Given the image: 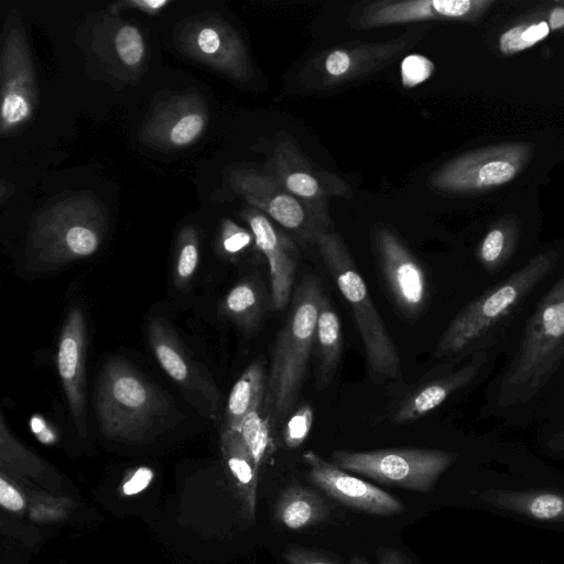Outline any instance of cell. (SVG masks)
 <instances>
[{"label":"cell","instance_id":"b9f144b4","mask_svg":"<svg viewBox=\"0 0 564 564\" xmlns=\"http://www.w3.org/2000/svg\"><path fill=\"white\" fill-rule=\"evenodd\" d=\"M550 28L546 22H540L539 24H532L527 26L522 33V39L531 46L538 41L544 39L549 34Z\"/></svg>","mask_w":564,"mask_h":564},{"label":"cell","instance_id":"9a60e30c","mask_svg":"<svg viewBox=\"0 0 564 564\" xmlns=\"http://www.w3.org/2000/svg\"><path fill=\"white\" fill-rule=\"evenodd\" d=\"M500 356L501 350L478 351L459 364H448L444 373L419 386L400 401L392 422L410 423L437 409L453 394L491 373Z\"/></svg>","mask_w":564,"mask_h":564},{"label":"cell","instance_id":"5b68a950","mask_svg":"<svg viewBox=\"0 0 564 564\" xmlns=\"http://www.w3.org/2000/svg\"><path fill=\"white\" fill-rule=\"evenodd\" d=\"M323 299L317 276H304L295 290L290 314L276 335L265 402L279 420L291 413L299 399Z\"/></svg>","mask_w":564,"mask_h":564},{"label":"cell","instance_id":"d4e9b609","mask_svg":"<svg viewBox=\"0 0 564 564\" xmlns=\"http://www.w3.org/2000/svg\"><path fill=\"white\" fill-rule=\"evenodd\" d=\"M221 311L241 329L253 332L263 313V295L260 288L252 280L240 281L227 293Z\"/></svg>","mask_w":564,"mask_h":564},{"label":"cell","instance_id":"277c9868","mask_svg":"<svg viewBox=\"0 0 564 564\" xmlns=\"http://www.w3.org/2000/svg\"><path fill=\"white\" fill-rule=\"evenodd\" d=\"M313 243L339 292L349 305L360 335L368 372L373 383L395 380L401 375V360L356 263L343 239L329 230L314 235Z\"/></svg>","mask_w":564,"mask_h":564},{"label":"cell","instance_id":"e0dca14e","mask_svg":"<svg viewBox=\"0 0 564 564\" xmlns=\"http://www.w3.org/2000/svg\"><path fill=\"white\" fill-rule=\"evenodd\" d=\"M241 216L253 234L256 249L269 264L271 306L274 311H281L292 294L299 261L297 248L284 231L254 207L245 208Z\"/></svg>","mask_w":564,"mask_h":564},{"label":"cell","instance_id":"8fae6325","mask_svg":"<svg viewBox=\"0 0 564 564\" xmlns=\"http://www.w3.org/2000/svg\"><path fill=\"white\" fill-rule=\"evenodd\" d=\"M177 46L188 56L229 78L249 80L253 68L240 35L215 15H202L177 25Z\"/></svg>","mask_w":564,"mask_h":564},{"label":"cell","instance_id":"ab89813d","mask_svg":"<svg viewBox=\"0 0 564 564\" xmlns=\"http://www.w3.org/2000/svg\"><path fill=\"white\" fill-rule=\"evenodd\" d=\"M31 430L36 437L45 444H51L55 440V434L47 426L46 422L39 415H33L30 421Z\"/></svg>","mask_w":564,"mask_h":564},{"label":"cell","instance_id":"d6986e66","mask_svg":"<svg viewBox=\"0 0 564 564\" xmlns=\"http://www.w3.org/2000/svg\"><path fill=\"white\" fill-rule=\"evenodd\" d=\"M473 7L470 0H381L358 8L351 24L358 30H369L423 21L459 19Z\"/></svg>","mask_w":564,"mask_h":564},{"label":"cell","instance_id":"5bb4252c","mask_svg":"<svg viewBox=\"0 0 564 564\" xmlns=\"http://www.w3.org/2000/svg\"><path fill=\"white\" fill-rule=\"evenodd\" d=\"M207 122L208 111L200 94L177 93L153 107L140 130V139L155 149L181 150L203 135Z\"/></svg>","mask_w":564,"mask_h":564},{"label":"cell","instance_id":"4dcf8cb0","mask_svg":"<svg viewBox=\"0 0 564 564\" xmlns=\"http://www.w3.org/2000/svg\"><path fill=\"white\" fill-rule=\"evenodd\" d=\"M314 420V411L308 403H303L289 417L283 430V441L290 448L300 447L307 438Z\"/></svg>","mask_w":564,"mask_h":564},{"label":"cell","instance_id":"83f0119b","mask_svg":"<svg viewBox=\"0 0 564 564\" xmlns=\"http://www.w3.org/2000/svg\"><path fill=\"white\" fill-rule=\"evenodd\" d=\"M238 431L259 467L271 447L268 420L256 410L245 417Z\"/></svg>","mask_w":564,"mask_h":564},{"label":"cell","instance_id":"44dd1931","mask_svg":"<svg viewBox=\"0 0 564 564\" xmlns=\"http://www.w3.org/2000/svg\"><path fill=\"white\" fill-rule=\"evenodd\" d=\"M478 498L499 509L539 521L564 522V492L550 490H501L479 492Z\"/></svg>","mask_w":564,"mask_h":564},{"label":"cell","instance_id":"f1b7e54d","mask_svg":"<svg viewBox=\"0 0 564 564\" xmlns=\"http://www.w3.org/2000/svg\"><path fill=\"white\" fill-rule=\"evenodd\" d=\"M113 47L119 61L127 67H139L144 59V40L134 25L124 23L119 26L113 37Z\"/></svg>","mask_w":564,"mask_h":564},{"label":"cell","instance_id":"f546056e","mask_svg":"<svg viewBox=\"0 0 564 564\" xmlns=\"http://www.w3.org/2000/svg\"><path fill=\"white\" fill-rule=\"evenodd\" d=\"M254 245V237L248 230L229 218H225L220 225L218 248L226 257H236Z\"/></svg>","mask_w":564,"mask_h":564},{"label":"cell","instance_id":"cb8c5ba5","mask_svg":"<svg viewBox=\"0 0 564 564\" xmlns=\"http://www.w3.org/2000/svg\"><path fill=\"white\" fill-rule=\"evenodd\" d=\"M264 364L258 358L241 373L234 384L226 405V429L239 430L245 417L259 410L264 394Z\"/></svg>","mask_w":564,"mask_h":564},{"label":"cell","instance_id":"3957f363","mask_svg":"<svg viewBox=\"0 0 564 564\" xmlns=\"http://www.w3.org/2000/svg\"><path fill=\"white\" fill-rule=\"evenodd\" d=\"M107 229L101 204L89 193L64 197L37 215L28 241V268L48 271L93 256Z\"/></svg>","mask_w":564,"mask_h":564},{"label":"cell","instance_id":"ee69618b","mask_svg":"<svg viewBox=\"0 0 564 564\" xmlns=\"http://www.w3.org/2000/svg\"><path fill=\"white\" fill-rule=\"evenodd\" d=\"M550 424H564V401L561 403L558 409L552 415V417L546 422Z\"/></svg>","mask_w":564,"mask_h":564},{"label":"cell","instance_id":"7a4b0ae2","mask_svg":"<svg viewBox=\"0 0 564 564\" xmlns=\"http://www.w3.org/2000/svg\"><path fill=\"white\" fill-rule=\"evenodd\" d=\"M556 253H542L484 289L452 318L433 357L459 364L478 351L501 350L558 269Z\"/></svg>","mask_w":564,"mask_h":564},{"label":"cell","instance_id":"7402d4cb","mask_svg":"<svg viewBox=\"0 0 564 564\" xmlns=\"http://www.w3.org/2000/svg\"><path fill=\"white\" fill-rule=\"evenodd\" d=\"M325 500L314 490L291 482L280 494L274 518L288 530L299 531L315 525L328 517Z\"/></svg>","mask_w":564,"mask_h":564},{"label":"cell","instance_id":"ba28073f","mask_svg":"<svg viewBox=\"0 0 564 564\" xmlns=\"http://www.w3.org/2000/svg\"><path fill=\"white\" fill-rule=\"evenodd\" d=\"M422 36L423 29L415 28L384 42H356L329 48L302 69L301 80L311 88L328 89L360 79L393 63Z\"/></svg>","mask_w":564,"mask_h":564},{"label":"cell","instance_id":"1f68e13d","mask_svg":"<svg viewBox=\"0 0 564 564\" xmlns=\"http://www.w3.org/2000/svg\"><path fill=\"white\" fill-rule=\"evenodd\" d=\"M434 64L420 54H410L401 63V82L405 88H413L431 77Z\"/></svg>","mask_w":564,"mask_h":564},{"label":"cell","instance_id":"7c38bea8","mask_svg":"<svg viewBox=\"0 0 564 564\" xmlns=\"http://www.w3.org/2000/svg\"><path fill=\"white\" fill-rule=\"evenodd\" d=\"M263 170L289 194L312 206L325 207L333 197L351 196L341 177L313 163L289 135L273 143Z\"/></svg>","mask_w":564,"mask_h":564},{"label":"cell","instance_id":"836d02e7","mask_svg":"<svg viewBox=\"0 0 564 564\" xmlns=\"http://www.w3.org/2000/svg\"><path fill=\"white\" fill-rule=\"evenodd\" d=\"M282 556L288 564H340L324 553L300 545H288Z\"/></svg>","mask_w":564,"mask_h":564},{"label":"cell","instance_id":"8992f818","mask_svg":"<svg viewBox=\"0 0 564 564\" xmlns=\"http://www.w3.org/2000/svg\"><path fill=\"white\" fill-rule=\"evenodd\" d=\"M95 409L102 432L123 437L164 423L171 410L160 390L121 358L111 359L102 367Z\"/></svg>","mask_w":564,"mask_h":564},{"label":"cell","instance_id":"74e56055","mask_svg":"<svg viewBox=\"0 0 564 564\" xmlns=\"http://www.w3.org/2000/svg\"><path fill=\"white\" fill-rule=\"evenodd\" d=\"M152 479V471L149 468H139L132 478L123 485L126 495H134L143 490Z\"/></svg>","mask_w":564,"mask_h":564},{"label":"cell","instance_id":"8d00e7d4","mask_svg":"<svg viewBox=\"0 0 564 564\" xmlns=\"http://www.w3.org/2000/svg\"><path fill=\"white\" fill-rule=\"evenodd\" d=\"M0 503L4 508L18 511L23 508V498L3 478L0 479Z\"/></svg>","mask_w":564,"mask_h":564},{"label":"cell","instance_id":"484cf974","mask_svg":"<svg viewBox=\"0 0 564 564\" xmlns=\"http://www.w3.org/2000/svg\"><path fill=\"white\" fill-rule=\"evenodd\" d=\"M223 445L231 474L237 482L247 490L248 496L253 502L258 466L239 431L225 427Z\"/></svg>","mask_w":564,"mask_h":564},{"label":"cell","instance_id":"ffe728a7","mask_svg":"<svg viewBox=\"0 0 564 564\" xmlns=\"http://www.w3.org/2000/svg\"><path fill=\"white\" fill-rule=\"evenodd\" d=\"M86 326L80 308L73 307L63 325L57 347V370L79 434L86 432Z\"/></svg>","mask_w":564,"mask_h":564},{"label":"cell","instance_id":"4316f807","mask_svg":"<svg viewBox=\"0 0 564 564\" xmlns=\"http://www.w3.org/2000/svg\"><path fill=\"white\" fill-rule=\"evenodd\" d=\"M199 261V236L197 230L184 227L177 238L174 282L178 288H184L192 280Z\"/></svg>","mask_w":564,"mask_h":564},{"label":"cell","instance_id":"52a82bcc","mask_svg":"<svg viewBox=\"0 0 564 564\" xmlns=\"http://www.w3.org/2000/svg\"><path fill=\"white\" fill-rule=\"evenodd\" d=\"M455 459L452 452L416 447L333 453V463L348 473L417 492L430 491Z\"/></svg>","mask_w":564,"mask_h":564},{"label":"cell","instance_id":"d590c367","mask_svg":"<svg viewBox=\"0 0 564 564\" xmlns=\"http://www.w3.org/2000/svg\"><path fill=\"white\" fill-rule=\"evenodd\" d=\"M377 564H410L406 557L398 550L381 547L377 552ZM349 564H370L365 558L355 556Z\"/></svg>","mask_w":564,"mask_h":564},{"label":"cell","instance_id":"f35d334b","mask_svg":"<svg viewBox=\"0 0 564 564\" xmlns=\"http://www.w3.org/2000/svg\"><path fill=\"white\" fill-rule=\"evenodd\" d=\"M171 2V0H129L121 4L137 9L147 14H156Z\"/></svg>","mask_w":564,"mask_h":564},{"label":"cell","instance_id":"ac0fdd59","mask_svg":"<svg viewBox=\"0 0 564 564\" xmlns=\"http://www.w3.org/2000/svg\"><path fill=\"white\" fill-rule=\"evenodd\" d=\"M147 332L151 349L167 376L196 399L205 400L214 415L218 410L219 391L187 355L175 332L161 318H151Z\"/></svg>","mask_w":564,"mask_h":564},{"label":"cell","instance_id":"6da1fadb","mask_svg":"<svg viewBox=\"0 0 564 564\" xmlns=\"http://www.w3.org/2000/svg\"><path fill=\"white\" fill-rule=\"evenodd\" d=\"M485 388L479 416L546 423L564 401V267L532 304Z\"/></svg>","mask_w":564,"mask_h":564},{"label":"cell","instance_id":"e575fe53","mask_svg":"<svg viewBox=\"0 0 564 564\" xmlns=\"http://www.w3.org/2000/svg\"><path fill=\"white\" fill-rule=\"evenodd\" d=\"M527 25L514 26L500 36V51L505 54H512L530 47L531 45L522 39Z\"/></svg>","mask_w":564,"mask_h":564},{"label":"cell","instance_id":"d6a6232c","mask_svg":"<svg viewBox=\"0 0 564 564\" xmlns=\"http://www.w3.org/2000/svg\"><path fill=\"white\" fill-rule=\"evenodd\" d=\"M516 174L514 166L507 161H490L481 165L474 178L480 186L498 185L508 182Z\"/></svg>","mask_w":564,"mask_h":564},{"label":"cell","instance_id":"603a6c76","mask_svg":"<svg viewBox=\"0 0 564 564\" xmlns=\"http://www.w3.org/2000/svg\"><path fill=\"white\" fill-rule=\"evenodd\" d=\"M314 344L317 357L316 387L324 390L337 369L343 345L339 317L325 296L317 317Z\"/></svg>","mask_w":564,"mask_h":564},{"label":"cell","instance_id":"7bdbcfd3","mask_svg":"<svg viewBox=\"0 0 564 564\" xmlns=\"http://www.w3.org/2000/svg\"><path fill=\"white\" fill-rule=\"evenodd\" d=\"M549 28L555 30L564 26V8H555L550 13Z\"/></svg>","mask_w":564,"mask_h":564},{"label":"cell","instance_id":"60d3db41","mask_svg":"<svg viewBox=\"0 0 564 564\" xmlns=\"http://www.w3.org/2000/svg\"><path fill=\"white\" fill-rule=\"evenodd\" d=\"M551 431L546 437V446L554 452L564 453V424H550Z\"/></svg>","mask_w":564,"mask_h":564},{"label":"cell","instance_id":"4fadbf2b","mask_svg":"<svg viewBox=\"0 0 564 564\" xmlns=\"http://www.w3.org/2000/svg\"><path fill=\"white\" fill-rule=\"evenodd\" d=\"M373 243L384 283L398 310L406 318L416 317L430 297L429 280L423 267L388 227L375 231Z\"/></svg>","mask_w":564,"mask_h":564},{"label":"cell","instance_id":"30bf717a","mask_svg":"<svg viewBox=\"0 0 564 564\" xmlns=\"http://www.w3.org/2000/svg\"><path fill=\"white\" fill-rule=\"evenodd\" d=\"M1 135L28 122L37 105V87L29 45L19 17L10 15L3 30L1 58Z\"/></svg>","mask_w":564,"mask_h":564},{"label":"cell","instance_id":"2e32d148","mask_svg":"<svg viewBox=\"0 0 564 564\" xmlns=\"http://www.w3.org/2000/svg\"><path fill=\"white\" fill-rule=\"evenodd\" d=\"M310 481L328 497L350 509L373 516H394L403 503L381 488L350 475L313 451L302 455Z\"/></svg>","mask_w":564,"mask_h":564},{"label":"cell","instance_id":"9c48e42d","mask_svg":"<svg viewBox=\"0 0 564 564\" xmlns=\"http://www.w3.org/2000/svg\"><path fill=\"white\" fill-rule=\"evenodd\" d=\"M227 178L236 196L301 240L311 242L316 232L328 230L325 207L312 206L292 196L264 170L232 169Z\"/></svg>","mask_w":564,"mask_h":564}]
</instances>
